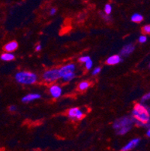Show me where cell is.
<instances>
[{"instance_id": "cell-1", "label": "cell", "mask_w": 150, "mask_h": 151, "mask_svg": "<svg viewBox=\"0 0 150 151\" xmlns=\"http://www.w3.org/2000/svg\"><path fill=\"white\" fill-rule=\"evenodd\" d=\"M133 117L141 124H147L150 120V114L148 109L140 104H137L132 111Z\"/></svg>"}, {"instance_id": "cell-2", "label": "cell", "mask_w": 150, "mask_h": 151, "mask_svg": "<svg viewBox=\"0 0 150 151\" xmlns=\"http://www.w3.org/2000/svg\"><path fill=\"white\" fill-rule=\"evenodd\" d=\"M133 121L129 117H122L116 120L114 122L112 127L116 130L118 135H125L130 131Z\"/></svg>"}, {"instance_id": "cell-3", "label": "cell", "mask_w": 150, "mask_h": 151, "mask_svg": "<svg viewBox=\"0 0 150 151\" xmlns=\"http://www.w3.org/2000/svg\"><path fill=\"white\" fill-rule=\"evenodd\" d=\"M37 75L29 71H20L15 75V79L20 84H32L37 80Z\"/></svg>"}, {"instance_id": "cell-4", "label": "cell", "mask_w": 150, "mask_h": 151, "mask_svg": "<svg viewBox=\"0 0 150 151\" xmlns=\"http://www.w3.org/2000/svg\"><path fill=\"white\" fill-rule=\"evenodd\" d=\"M61 78L59 69H51L45 71L43 75V79L47 82H53Z\"/></svg>"}, {"instance_id": "cell-5", "label": "cell", "mask_w": 150, "mask_h": 151, "mask_svg": "<svg viewBox=\"0 0 150 151\" xmlns=\"http://www.w3.org/2000/svg\"><path fill=\"white\" fill-rule=\"evenodd\" d=\"M68 116L71 118H76L77 120H81L83 118L84 114L82 110L77 108H72L68 110Z\"/></svg>"}, {"instance_id": "cell-6", "label": "cell", "mask_w": 150, "mask_h": 151, "mask_svg": "<svg viewBox=\"0 0 150 151\" xmlns=\"http://www.w3.org/2000/svg\"><path fill=\"white\" fill-rule=\"evenodd\" d=\"M50 94H51V96H52L53 98L57 99L61 96L62 92H63V90H62V88H61L59 86L53 85L50 87Z\"/></svg>"}, {"instance_id": "cell-7", "label": "cell", "mask_w": 150, "mask_h": 151, "mask_svg": "<svg viewBox=\"0 0 150 151\" xmlns=\"http://www.w3.org/2000/svg\"><path fill=\"white\" fill-rule=\"evenodd\" d=\"M140 141V140L139 138L133 139V140H131V141H129L124 148H122V151H128L134 149V148H135L138 145Z\"/></svg>"}, {"instance_id": "cell-8", "label": "cell", "mask_w": 150, "mask_h": 151, "mask_svg": "<svg viewBox=\"0 0 150 151\" xmlns=\"http://www.w3.org/2000/svg\"><path fill=\"white\" fill-rule=\"evenodd\" d=\"M75 70V66L74 64H69V65H66V66H63L59 69V74H60V76L61 78L65 75V74L67 73H69V72H73Z\"/></svg>"}, {"instance_id": "cell-9", "label": "cell", "mask_w": 150, "mask_h": 151, "mask_svg": "<svg viewBox=\"0 0 150 151\" xmlns=\"http://www.w3.org/2000/svg\"><path fill=\"white\" fill-rule=\"evenodd\" d=\"M41 98V96L39 94H37V93H31V94L26 95V96H24L23 99H22V101L23 102H29V101H34V100L38 99Z\"/></svg>"}, {"instance_id": "cell-10", "label": "cell", "mask_w": 150, "mask_h": 151, "mask_svg": "<svg viewBox=\"0 0 150 151\" xmlns=\"http://www.w3.org/2000/svg\"><path fill=\"white\" fill-rule=\"evenodd\" d=\"M18 47V44L17 41H12L11 42H8V44H6L4 47V50H6V52H13L15 51V50H17V48Z\"/></svg>"}, {"instance_id": "cell-11", "label": "cell", "mask_w": 150, "mask_h": 151, "mask_svg": "<svg viewBox=\"0 0 150 151\" xmlns=\"http://www.w3.org/2000/svg\"><path fill=\"white\" fill-rule=\"evenodd\" d=\"M122 61L121 57L119 55H113L110 57L106 61V63L107 65H116Z\"/></svg>"}, {"instance_id": "cell-12", "label": "cell", "mask_w": 150, "mask_h": 151, "mask_svg": "<svg viewBox=\"0 0 150 151\" xmlns=\"http://www.w3.org/2000/svg\"><path fill=\"white\" fill-rule=\"evenodd\" d=\"M134 50V46L132 44H129V45H125L121 50V55L122 56H128L132 53Z\"/></svg>"}, {"instance_id": "cell-13", "label": "cell", "mask_w": 150, "mask_h": 151, "mask_svg": "<svg viewBox=\"0 0 150 151\" xmlns=\"http://www.w3.org/2000/svg\"><path fill=\"white\" fill-rule=\"evenodd\" d=\"M15 55L11 52H6L1 55V59L3 61H11L15 59Z\"/></svg>"}, {"instance_id": "cell-14", "label": "cell", "mask_w": 150, "mask_h": 151, "mask_svg": "<svg viewBox=\"0 0 150 151\" xmlns=\"http://www.w3.org/2000/svg\"><path fill=\"white\" fill-rule=\"evenodd\" d=\"M143 17L140 14H134L131 17V21L134 22V23H140L143 21Z\"/></svg>"}, {"instance_id": "cell-15", "label": "cell", "mask_w": 150, "mask_h": 151, "mask_svg": "<svg viewBox=\"0 0 150 151\" xmlns=\"http://www.w3.org/2000/svg\"><path fill=\"white\" fill-rule=\"evenodd\" d=\"M75 77V74L74 72H69V73H67L65 74V75H63L62 77V78L65 80V81H70V80H72V79L74 78Z\"/></svg>"}, {"instance_id": "cell-16", "label": "cell", "mask_w": 150, "mask_h": 151, "mask_svg": "<svg viewBox=\"0 0 150 151\" xmlns=\"http://www.w3.org/2000/svg\"><path fill=\"white\" fill-rule=\"evenodd\" d=\"M90 86V83L88 81H83L82 83L79 84L78 86V89L81 91H84L87 89Z\"/></svg>"}, {"instance_id": "cell-17", "label": "cell", "mask_w": 150, "mask_h": 151, "mask_svg": "<svg viewBox=\"0 0 150 151\" xmlns=\"http://www.w3.org/2000/svg\"><path fill=\"white\" fill-rule=\"evenodd\" d=\"M111 11H112V6H111L110 4H107L105 6V7H104V12H105V14L109 15L111 13Z\"/></svg>"}, {"instance_id": "cell-18", "label": "cell", "mask_w": 150, "mask_h": 151, "mask_svg": "<svg viewBox=\"0 0 150 151\" xmlns=\"http://www.w3.org/2000/svg\"><path fill=\"white\" fill-rule=\"evenodd\" d=\"M86 68L87 69H91V68L92 67V61L91 60V59H90L89 60L86 61Z\"/></svg>"}, {"instance_id": "cell-19", "label": "cell", "mask_w": 150, "mask_h": 151, "mask_svg": "<svg viewBox=\"0 0 150 151\" xmlns=\"http://www.w3.org/2000/svg\"><path fill=\"white\" fill-rule=\"evenodd\" d=\"M143 32L146 34H150V25H146L143 27Z\"/></svg>"}, {"instance_id": "cell-20", "label": "cell", "mask_w": 150, "mask_h": 151, "mask_svg": "<svg viewBox=\"0 0 150 151\" xmlns=\"http://www.w3.org/2000/svg\"><path fill=\"white\" fill-rule=\"evenodd\" d=\"M90 59V57H88V56H85V57H81L80 59H79V61L81 62H86V61L89 60Z\"/></svg>"}, {"instance_id": "cell-21", "label": "cell", "mask_w": 150, "mask_h": 151, "mask_svg": "<svg viewBox=\"0 0 150 151\" xmlns=\"http://www.w3.org/2000/svg\"><path fill=\"white\" fill-rule=\"evenodd\" d=\"M147 41V38L146 37V36H140V38H139V42L140 43L143 44V43H145Z\"/></svg>"}, {"instance_id": "cell-22", "label": "cell", "mask_w": 150, "mask_h": 151, "mask_svg": "<svg viewBox=\"0 0 150 151\" xmlns=\"http://www.w3.org/2000/svg\"><path fill=\"white\" fill-rule=\"evenodd\" d=\"M101 68L100 67H97V68H95V69L93 70V71H92V75H98V74H99V73L101 72Z\"/></svg>"}, {"instance_id": "cell-23", "label": "cell", "mask_w": 150, "mask_h": 151, "mask_svg": "<svg viewBox=\"0 0 150 151\" xmlns=\"http://www.w3.org/2000/svg\"><path fill=\"white\" fill-rule=\"evenodd\" d=\"M101 15L102 17L104 18V19L106 20V21H109V20H110V17L109 15H108V14H106V15H105V14H103V13H101Z\"/></svg>"}, {"instance_id": "cell-24", "label": "cell", "mask_w": 150, "mask_h": 151, "mask_svg": "<svg viewBox=\"0 0 150 151\" xmlns=\"http://www.w3.org/2000/svg\"><path fill=\"white\" fill-rule=\"evenodd\" d=\"M150 99V92L146 94L145 96H143V98H142V101H147V100Z\"/></svg>"}, {"instance_id": "cell-25", "label": "cell", "mask_w": 150, "mask_h": 151, "mask_svg": "<svg viewBox=\"0 0 150 151\" xmlns=\"http://www.w3.org/2000/svg\"><path fill=\"white\" fill-rule=\"evenodd\" d=\"M17 110V108L15 106V105H11V106L9 107V110L11 112H14Z\"/></svg>"}, {"instance_id": "cell-26", "label": "cell", "mask_w": 150, "mask_h": 151, "mask_svg": "<svg viewBox=\"0 0 150 151\" xmlns=\"http://www.w3.org/2000/svg\"><path fill=\"white\" fill-rule=\"evenodd\" d=\"M56 8H52L51 10H50V14L51 15H53V14H56Z\"/></svg>"}, {"instance_id": "cell-27", "label": "cell", "mask_w": 150, "mask_h": 151, "mask_svg": "<svg viewBox=\"0 0 150 151\" xmlns=\"http://www.w3.org/2000/svg\"><path fill=\"white\" fill-rule=\"evenodd\" d=\"M41 50V45H37V47L35 48L36 51H40Z\"/></svg>"}, {"instance_id": "cell-28", "label": "cell", "mask_w": 150, "mask_h": 151, "mask_svg": "<svg viewBox=\"0 0 150 151\" xmlns=\"http://www.w3.org/2000/svg\"><path fill=\"white\" fill-rule=\"evenodd\" d=\"M147 136H148L149 138H150V128H149V129L148 131H147Z\"/></svg>"}, {"instance_id": "cell-29", "label": "cell", "mask_w": 150, "mask_h": 151, "mask_svg": "<svg viewBox=\"0 0 150 151\" xmlns=\"http://www.w3.org/2000/svg\"><path fill=\"white\" fill-rule=\"evenodd\" d=\"M149 67H150V63H149Z\"/></svg>"}]
</instances>
